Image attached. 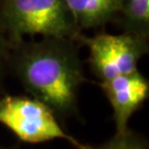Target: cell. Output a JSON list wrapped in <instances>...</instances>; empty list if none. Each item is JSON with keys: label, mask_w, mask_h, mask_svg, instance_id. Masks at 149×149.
<instances>
[{"label": "cell", "mask_w": 149, "mask_h": 149, "mask_svg": "<svg viewBox=\"0 0 149 149\" xmlns=\"http://www.w3.org/2000/svg\"><path fill=\"white\" fill-rule=\"evenodd\" d=\"M77 41L69 38L23 40L12 48L9 69L29 93L60 119L77 114L81 86L86 82Z\"/></svg>", "instance_id": "cell-1"}, {"label": "cell", "mask_w": 149, "mask_h": 149, "mask_svg": "<svg viewBox=\"0 0 149 149\" xmlns=\"http://www.w3.org/2000/svg\"><path fill=\"white\" fill-rule=\"evenodd\" d=\"M0 149H19V148H17V147H2V146H0Z\"/></svg>", "instance_id": "cell-10"}, {"label": "cell", "mask_w": 149, "mask_h": 149, "mask_svg": "<svg viewBox=\"0 0 149 149\" xmlns=\"http://www.w3.org/2000/svg\"><path fill=\"white\" fill-rule=\"evenodd\" d=\"M76 41L87 47L90 68L100 82L137 71L149 50L148 39L127 32L98 33L93 37L82 32Z\"/></svg>", "instance_id": "cell-4"}, {"label": "cell", "mask_w": 149, "mask_h": 149, "mask_svg": "<svg viewBox=\"0 0 149 149\" xmlns=\"http://www.w3.org/2000/svg\"><path fill=\"white\" fill-rule=\"evenodd\" d=\"M114 22L123 32L149 38V0H122Z\"/></svg>", "instance_id": "cell-7"}, {"label": "cell", "mask_w": 149, "mask_h": 149, "mask_svg": "<svg viewBox=\"0 0 149 149\" xmlns=\"http://www.w3.org/2000/svg\"><path fill=\"white\" fill-rule=\"evenodd\" d=\"M75 26L81 32L114 22L122 0H64Z\"/></svg>", "instance_id": "cell-6"}, {"label": "cell", "mask_w": 149, "mask_h": 149, "mask_svg": "<svg viewBox=\"0 0 149 149\" xmlns=\"http://www.w3.org/2000/svg\"><path fill=\"white\" fill-rule=\"evenodd\" d=\"M0 30L12 48L27 37L69 38L82 32L64 0H0Z\"/></svg>", "instance_id": "cell-2"}, {"label": "cell", "mask_w": 149, "mask_h": 149, "mask_svg": "<svg viewBox=\"0 0 149 149\" xmlns=\"http://www.w3.org/2000/svg\"><path fill=\"white\" fill-rule=\"evenodd\" d=\"M0 125L28 144L61 139L74 149H93L66 133L56 114L32 96H0Z\"/></svg>", "instance_id": "cell-3"}, {"label": "cell", "mask_w": 149, "mask_h": 149, "mask_svg": "<svg viewBox=\"0 0 149 149\" xmlns=\"http://www.w3.org/2000/svg\"><path fill=\"white\" fill-rule=\"evenodd\" d=\"M100 86L113 109L116 133L125 132L134 113L148 98L149 81L137 70L100 82Z\"/></svg>", "instance_id": "cell-5"}, {"label": "cell", "mask_w": 149, "mask_h": 149, "mask_svg": "<svg viewBox=\"0 0 149 149\" xmlns=\"http://www.w3.org/2000/svg\"><path fill=\"white\" fill-rule=\"evenodd\" d=\"M93 149H149L147 140L129 128L122 133H115L112 138Z\"/></svg>", "instance_id": "cell-8"}, {"label": "cell", "mask_w": 149, "mask_h": 149, "mask_svg": "<svg viewBox=\"0 0 149 149\" xmlns=\"http://www.w3.org/2000/svg\"><path fill=\"white\" fill-rule=\"evenodd\" d=\"M11 51H12V45L10 41L0 30V94L2 92V86L7 75V71L9 70Z\"/></svg>", "instance_id": "cell-9"}]
</instances>
